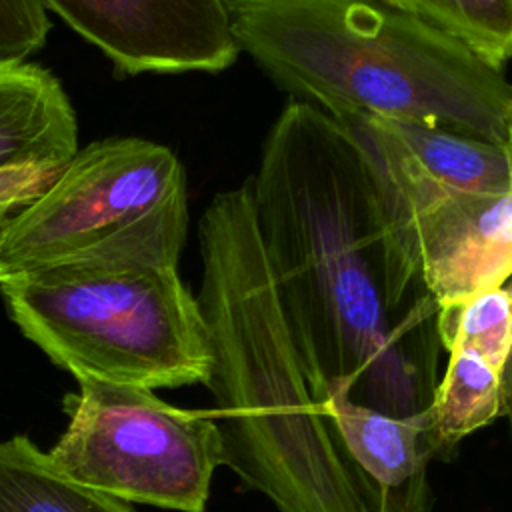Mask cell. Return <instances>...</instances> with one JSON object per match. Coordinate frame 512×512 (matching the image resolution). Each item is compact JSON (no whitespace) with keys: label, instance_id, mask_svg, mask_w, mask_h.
<instances>
[{"label":"cell","instance_id":"cell-10","mask_svg":"<svg viewBox=\"0 0 512 512\" xmlns=\"http://www.w3.org/2000/svg\"><path fill=\"white\" fill-rule=\"evenodd\" d=\"M320 406L354 466L380 492L384 512H430L428 464L434 458L426 410L394 416L330 386Z\"/></svg>","mask_w":512,"mask_h":512},{"label":"cell","instance_id":"cell-1","mask_svg":"<svg viewBox=\"0 0 512 512\" xmlns=\"http://www.w3.org/2000/svg\"><path fill=\"white\" fill-rule=\"evenodd\" d=\"M256 228L288 330L320 398L394 416L438 386V304L400 240L370 158L328 112L290 102L250 180Z\"/></svg>","mask_w":512,"mask_h":512},{"label":"cell","instance_id":"cell-12","mask_svg":"<svg viewBox=\"0 0 512 512\" xmlns=\"http://www.w3.org/2000/svg\"><path fill=\"white\" fill-rule=\"evenodd\" d=\"M502 416V370L468 346L448 350V368L426 410L434 456L446 460L458 442Z\"/></svg>","mask_w":512,"mask_h":512},{"label":"cell","instance_id":"cell-3","mask_svg":"<svg viewBox=\"0 0 512 512\" xmlns=\"http://www.w3.org/2000/svg\"><path fill=\"white\" fill-rule=\"evenodd\" d=\"M238 50L334 118L442 126L512 144V84L462 42L386 0H226Z\"/></svg>","mask_w":512,"mask_h":512},{"label":"cell","instance_id":"cell-14","mask_svg":"<svg viewBox=\"0 0 512 512\" xmlns=\"http://www.w3.org/2000/svg\"><path fill=\"white\" fill-rule=\"evenodd\" d=\"M462 42L490 64L512 60V0H386Z\"/></svg>","mask_w":512,"mask_h":512},{"label":"cell","instance_id":"cell-18","mask_svg":"<svg viewBox=\"0 0 512 512\" xmlns=\"http://www.w3.org/2000/svg\"><path fill=\"white\" fill-rule=\"evenodd\" d=\"M506 288L512 296V278L506 282ZM502 416L508 420L510 430H512V350L502 374Z\"/></svg>","mask_w":512,"mask_h":512},{"label":"cell","instance_id":"cell-15","mask_svg":"<svg viewBox=\"0 0 512 512\" xmlns=\"http://www.w3.org/2000/svg\"><path fill=\"white\" fill-rule=\"evenodd\" d=\"M438 338L444 350L468 346L504 374L512 350V296L506 286L478 292L438 308Z\"/></svg>","mask_w":512,"mask_h":512},{"label":"cell","instance_id":"cell-6","mask_svg":"<svg viewBox=\"0 0 512 512\" xmlns=\"http://www.w3.org/2000/svg\"><path fill=\"white\" fill-rule=\"evenodd\" d=\"M68 426L48 450L56 466L122 502L202 512L222 464L212 412L180 410L154 390L78 378L64 400Z\"/></svg>","mask_w":512,"mask_h":512},{"label":"cell","instance_id":"cell-11","mask_svg":"<svg viewBox=\"0 0 512 512\" xmlns=\"http://www.w3.org/2000/svg\"><path fill=\"white\" fill-rule=\"evenodd\" d=\"M76 152V112L58 78L38 64L0 58V170L64 168Z\"/></svg>","mask_w":512,"mask_h":512},{"label":"cell","instance_id":"cell-2","mask_svg":"<svg viewBox=\"0 0 512 512\" xmlns=\"http://www.w3.org/2000/svg\"><path fill=\"white\" fill-rule=\"evenodd\" d=\"M202 290L222 464L280 512H384L326 418L280 308L250 182L200 220Z\"/></svg>","mask_w":512,"mask_h":512},{"label":"cell","instance_id":"cell-17","mask_svg":"<svg viewBox=\"0 0 512 512\" xmlns=\"http://www.w3.org/2000/svg\"><path fill=\"white\" fill-rule=\"evenodd\" d=\"M62 168L24 166L0 170V248L14 220L46 192Z\"/></svg>","mask_w":512,"mask_h":512},{"label":"cell","instance_id":"cell-8","mask_svg":"<svg viewBox=\"0 0 512 512\" xmlns=\"http://www.w3.org/2000/svg\"><path fill=\"white\" fill-rule=\"evenodd\" d=\"M118 70L220 72L238 46L226 0H40Z\"/></svg>","mask_w":512,"mask_h":512},{"label":"cell","instance_id":"cell-9","mask_svg":"<svg viewBox=\"0 0 512 512\" xmlns=\"http://www.w3.org/2000/svg\"><path fill=\"white\" fill-rule=\"evenodd\" d=\"M336 120L358 140L376 176L388 184L454 192L512 188V144L422 122L372 116Z\"/></svg>","mask_w":512,"mask_h":512},{"label":"cell","instance_id":"cell-13","mask_svg":"<svg viewBox=\"0 0 512 512\" xmlns=\"http://www.w3.org/2000/svg\"><path fill=\"white\" fill-rule=\"evenodd\" d=\"M0 512H134L64 474L28 436L0 442Z\"/></svg>","mask_w":512,"mask_h":512},{"label":"cell","instance_id":"cell-16","mask_svg":"<svg viewBox=\"0 0 512 512\" xmlns=\"http://www.w3.org/2000/svg\"><path fill=\"white\" fill-rule=\"evenodd\" d=\"M50 20L40 0H0V58L24 60L46 42Z\"/></svg>","mask_w":512,"mask_h":512},{"label":"cell","instance_id":"cell-5","mask_svg":"<svg viewBox=\"0 0 512 512\" xmlns=\"http://www.w3.org/2000/svg\"><path fill=\"white\" fill-rule=\"evenodd\" d=\"M186 172L142 138H108L76 152L10 226L0 280L66 262L174 264L186 240Z\"/></svg>","mask_w":512,"mask_h":512},{"label":"cell","instance_id":"cell-7","mask_svg":"<svg viewBox=\"0 0 512 512\" xmlns=\"http://www.w3.org/2000/svg\"><path fill=\"white\" fill-rule=\"evenodd\" d=\"M378 184L438 308L506 286L512 278V188L454 192L380 178Z\"/></svg>","mask_w":512,"mask_h":512},{"label":"cell","instance_id":"cell-4","mask_svg":"<svg viewBox=\"0 0 512 512\" xmlns=\"http://www.w3.org/2000/svg\"><path fill=\"white\" fill-rule=\"evenodd\" d=\"M20 332L78 378L178 388L208 384L204 314L176 274L156 262H66L0 280Z\"/></svg>","mask_w":512,"mask_h":512}]
</instances>
